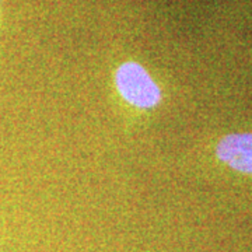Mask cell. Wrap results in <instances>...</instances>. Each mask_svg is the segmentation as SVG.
I'll use <instances>...</instances> for the list:
<instances>
[{
    "mask_svg": "<svg viewBox=\"0 0 252 252\" xmlns=\"http://www.w3.org/2000/svg\"><path fill=\"white\" fill-rule=\"evenodd\" d=\"M119 94L129 104L137 108L149 109L161 101V91L143 66L135 62H126L115 74Z\"/></svg>",
    "mask_w": 252,
    "mask_h": 252,
    "instance_id": "1",
    "label": "cell"
},
{
    "mask_svg": "<svg viewBox=\"0 0 252 252\" xmlns=\"http://www.w3.org/2000/svg\"><path fill=\"white\" fill-rule=\"evenodd\" d=\"M217 158L231 170L252 175V133L224 136L216 147Z\"/></svg>",
    "mask_w": 252,
    "mask_h": 252,
    "instance_id": "2",
    "label": "cell"
}]
</instances>
